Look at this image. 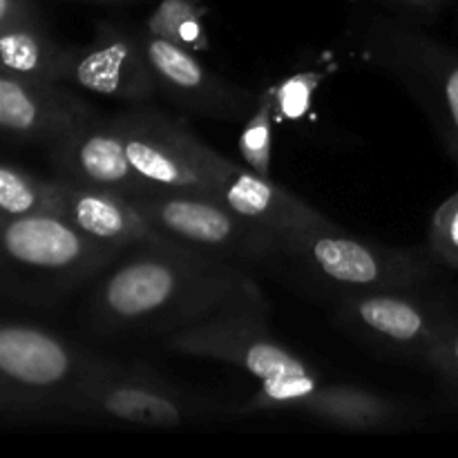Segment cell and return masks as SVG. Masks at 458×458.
Listing matches in <instances>:
<instances>
[{
    "label": "cell",
    "instance_id": "1",
    "mask_svg": "<svg viewBox=\"0 0 458 458\" xmlns=\"http://www.w3.org/2000/svg\"><path fill=\"white\" fill-rule=\"evenodd\" d=\"M88 302V325L106 338L170 335L231 304L262 295L231 259L164 237L130 246Z\"/></svg>",
    "mask_w": 458,
    "mask_h": 458
},
{
    "label": "cell",
    "instance_id": "2",
    "mask_svg": "<svg viewBox=\"0 0 458 458\" xmlns=\"http://www.w3.org/2000/svg\"><path fill=\"white\" fill-rule=\"evenodd\" d=\"M121 253L54 213L0 217V293L54 304L110 268Z\"/></svg>",
    "mask_w": 458,
    "mask_h": 458
},
{
    "label": "cell",
    "instance_id": "3",
    "mask_svg": "<svg viewBox=\"0 0 458 458\" xmlns=\"http://www.w3.org/2000/svg\"><path fill=\"white\" fill-rule=\"evenodd\" d=\"M277 262L335 298L367 291L420 289L441 276L432 250L398 249L352 235L338 224L280 237Z\"/></svg>",
    "mask_w": 458,
    "mask_h": 458
},
{
    "label": "cell",
    "instance_id": "4",
    "mask_svg": "<svg viewBox=\"0 0 458 458\" xmlns=\"http://www.w3.org/2000/svg\"><path fill=\"white\" fill-rule=\"evenodd\" d=\"M360 58L389 76L423 110L447 157L458 168V49L389 13L362 30Z\"/></svg>",
    "mask_w": 458,
    "mask_h": 458
},
{
    "label": "cell",
    "instance_id": "5",
    "mask_svg": "<svg viewBox=\"0 0 458 458\" xmlns=\"http://www.w3.org/2000/svg\"><path fill=\"white\" fill-rule=\"evenodd\" d=\"M106 358L21 322H0V389L12 411L67 410Z\"/></svg>",
    "mask_w": 458,
    "mask_h": 458
},
{
    "label": "cell",
    "instance_id": "6",
    "mask_svg": "<svg viewBox=\"0 0 458 458\" xmlns=\"http://www.w3.org/2000/svg\"><path fill=\"white\" fill-rule=\"evenodd\" d=\"M219 414L217 403L177 387L148 365L110 358L67 410V416L134 428H186L208 423Z\"/></svg>",
    "mask_w": 458,
    "mask_h": 458
},
{
    "label": "cell",
    "instance_id": "7",
    "mask_svg": "<svg viewBox=\"0 0 458 458\" xmlns=\"http://www.w3.org/2000/svg\"><path fill=\"white\" fill-rule=\"evenodd\" d=\"M165 347L192 358L226 362L259 383L316 376L318 369L273 335L267 322L264 295L231 304L208 320L165 338Z\"/></svg>",
    "mask_w": 458,
    "mask_h": 458
},
{
    "label": "cell",
    "instance_id": "8",
    "mask_svg": "<svg viewBox=\"0 0 458 458\" xmlns=\"http://www.w3.org/2000/svg\"><path fill=\"white\" fill-rule=\"evenodd\" d=\"M132 204L164 237L231 262H277L280 235L242 217L213 195L192 191L148 192Z\"/></svg>",
    "mask_w": 458,
    "mask_h": 458
},
{
    "label": "cell",
    "instance_id": "9",
    "mask_svg": "<svg viewBox=\"0 0 458 458\" xmlns=\"http://www.w3.org/2000/svg\"><path fill=\"white\" fill-rule=\"evenodd\" d=\"M420 289L367 291L335 298L340 329L371 352L423 367L429 347L458 313L445 298Z\"/></svg>",
    "mask_w": 458,
    "mask_h": 458
},
{
    "label": "cell",
    "instance_id": "10",
    "mask_svg": "<svg viewBox=\"0 0 458 458\" xmlns=\"http://www.w3.org/2000/svg\"><path fill=\"white\" fill-rule=\"evenodd\" d=\"M286 411L349 432H389L420 419L419 410L403 398L387 396L358 385L325 383L320 374L277 383H259V389L233 410L237 416Z\"/></svg>",
    "mask_w": 458,
    "mask_h": 458
},
{
    "label": "cell",
    "instance_id": "11",
    "mask_svg": "<svg viewBox=\"0 0 458 458\" xmlns=\"http://www.w3.org/2000/svg\"><path fill=\"white\" fill-rule=\"evenodd\" d=\"M61 83L125 106H148L159 94L139 27L101 21L88 45L65 47Z\"/></svg>",
    "mask_w": 458,
    "mask_h": 458
},
{
    "label": "cell",
    "instance_id": "12",
    "mask_svg": "<svg viewBox=\"0 0 458 458\" xmlns=\"http://www.w3.org/2000/svg\"><path fill=\"white\" fill-rule=\"evenodd\" d=\"M192 159L204 174L208 192L215 199L242 217L271 228L276 235L286 237L331 224V219H327L320 210L286 188L277 186L271 177H262L249 165L226 159L197 137L192 139Z\"/></svg>",
    "mask_w": 458,
    "mask_h": 458
},
{
    "label": "cell",
    "instance_id": "13",
    "mask_svg": "<svg viewBox=\"0 0 458 458\" xmlns=\"http://www.w3.org/2000/svg\"><path fill=\"white\" fill-rule=\"evenodd\" d=\"M159 94L183 112L213 121H246L258 94L210 70L195 52L139 27Z\"/></svg>",
    "mask_w": 458,
    "mask_h": 458
},
{
    "label": "cell",
    "instance_id": "14",
    "mask_svg": "<svg viewBox=\"0 0 458 458\" xmlns=\"http://www.w3.org/2000/svg\"><path fill=\"white\" fill-rule=\"evenodd\" d=\"M114 119L123 134L130 165L152 191L210 195L208 183L192 159L195 134L183 121L143 106H134Z\"/></svg>",
    "mask_w": 458,
    "mask_h": 458
},
{
    "label": "cell",
    "instance_id": "15",
    "mask_svg": "<svg viewBox=\"0 0 458 458\" xmlns=\"http://www.w3.org/2000/svg\"><path fill=\"white\" fill-rule=\"evenodd\" d=\"M52 164L61 179L83 186L106 188L119 195L141 197L155 192L130 165L123 134L114 116H101L79 125L58 141L49 143Z\"/></svg>",
    "mask_w": 458,
    "mask_h": 458
},
{
    "label": "cell",
    "instance_id": "16",
    "mask_svg": "<svg viewBox=\"0 0 458 458\" xmlns=\"http://www.w3.org/2000/svg\"><path fill=\"white\" fill-rule=\"evenodd\" d=\"M97 116L70 85L0 72V132L49 146Z\"/></svg>",
    "mask_w": 458,
    "mask_h": 458
},
{
    "label": "cell",
    "instance_id": "17",
    "mask_svg": "<svg viewBox=\"0 0 458 458\" xmlns=\"http://www.w3.org/2000/svg\"><path fill=\"white\" fill-rule=\"evenodd\" d=\"M54 215L70 222L83 235L121 250H128L139 242L164 240L130 197L67 179L54 182Z\"/></svg>",
    "mask_w": 458,
    "mask_h": 458
},
{
    "label": "cell",
    "instance_id": "18",
    "mask_svg": "<svg viewBox=\"0 0 458 458\" xmlns=\"http://www.w3.org/2000/svg\"><path fill=\"white\" fill-rule=\"evenodd\" d=\"M65 47L58 45L36 21L0 25V72L25 79L61 83Z\"/></svg>",
    "mask_w": 458,
    "mask_h": 458
},
{
    "label": "cell",
    "instance_id": "19",
    "mask_svg": "<svg viewBox=\"0 0 458 458\" xmlns=\"http://www.w3.org/2000/svg\"><path fill=\"white\" fill-rule=\"evenodd\" d=\"M204 18L206 4L201 0H159L143 30L197 54L210 45Z\"/></svg>",
    "mask_w": 458,
    "mask_h": 458
},
{
    "label": "cell",
    "instance_id": "20",
    "mask_svg": "<svg viewBox=\"0 0 458 458\" xmlns=\"http://www.w3.org/2000/svg\"><path fill=\"white\" fill-rule=\"evenodd\" d=\"M54 213V182L0 164V217Z\"/></svg>",
    "mask_w": 458,
    "mask_h": 458
},
{
    "label": "cell",
    "instance_id": "21",
    "mask_svg": "<svg viewBox=\"0 0 458 458\" xmlns=\"http://www.w3.org/2000/svg\"><path fill=\"white\" fill-rule=\"evenodd\" d=\"M276 85H268L258 94L253 112L244 121L240 134V155L250 170L262 177H271L273 123H276Z\"/></svg>",
    "mask_w": 458,
    "mask_h": 458
},
{
    "label": "cell",
    "instance_id": "22",
    "mask_svg": "<svg viewBox=\"0 0 458 458\" xmlns=\"http://www.w3.org/2000/svg\"><path fill=\"white\" fill-rule=\"evenodd\" d=\"M423 369L438 380L450 401L458 403V316L437 335L423 360Z\"/></svg>",
    "mask_w": 458,
    "mask_h": 458
},
{
    "label": "cell",
    "instance_id": "23",
    "mask_svg": "<svg viewBox=\"0 0 458 458\" xmlns=\"http://www.w3.org/2000/svg\"><path fill=\"white\" fill-rule=\"evenodd\" d=\"M428 249L438 264L458 271V191L447 197L434 213L429 224Z\"/></svg>",
    "mask_w": 458,
    "mask_h": 458
},
{
    "label": "cell",
    "instance_id": "24",
    "mask_svg": "<svg viewBox=\"0 0 458 458\" xmlns=\"http://www.w3.org/2000/svg\"><path fill=\"white\" fill-rule=\"evenodd\" d=\"M325 76L320 72H298L276 85V116L298 121L309 112L313 94Z\"/></svg>",
    "mask_w": 458,
    "mask_h": 458
},
{
    "label": "cell",
    "instance_id": "25",
    "mask_svg": "<svg viewBox=\"0 0 458 458\" xmlns=\"http://www.w3.org/2000/svg\"><path fill=\"white\" fill-rule=\"evenodd\" d=\"M365 3L378 4L389 16L425 27L438 21L452 7L454 0H365Z\"/></svg>",
    "mask_w": 458,
    "mask_h": 458
},
{
    "label": "cell",
    "instance_id": "26",
    "mask_svg": "<svg viewBox=\"0 0 458 458\" xmlns=\"http://www.w3.org/2000/svg\"><path fill=\"white\" fill-rule=\"evenodd\" d=\"M36 9L31 0H0V25L18 21H36Z\"/></svg>",
    "mask_w": 458,
    "mask_h": 458
},
{
    "label": "cell",
    "instance_id": "27",
    "mask_svg": "<svg viewBox=\"0 0 458 458\" xmlns=\"http://www.w3.org/2000/svg\"><path fill=\"white\" fill-rule=\"evenodd\" d=\"M3 411H12V407H9V401L7 396H4V392L0 389V414H3Z\"/></svg>",
    "mask_w": 458,
    "mask_h": 458
},
{
    "label": "cell",
    "instance_id": "28",
    "mask_svg": "<svg viewBox=\"0 0 458 458\" xmlns=\"http://www.w3.org/2000/svg\"><path fill=\"white\" fill-rule=\"evenodd\" d=\"M92 3H101V4H130L134 0H92Z\"/></svg>",
    "mask_w": 458,
    "mask_h": 458
}]
</instances>
